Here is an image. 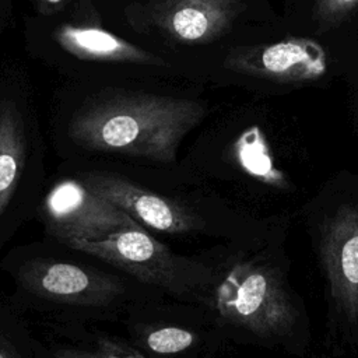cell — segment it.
<instances>
[{"label": "cell", "mask_w": 358, "mask_h": 358, "mask_svg": "<svg viewBox=\"0 0 358 358\" xmlns=\"http://www.w3.org/2000/svg\"><path fill=\"white\" fill-rule=\"evenodd\" d=\"M203 103L161 95H117L90 103L69 126L88 150L171 164L183 137L206 116Z\"/></svg>", "instance_id": "obj_1"}, {"label": "cell", "mask_w": 358, "mask_h": 358, "mask_svg": "<svg viewBox=\"0 0 358 358\" xmlns=\"http://www.w3.org/2000/svg\"><path fill=\"white\" fill-rule=\"evenodd\" d=\"M63 243L175 294L190 291L203 275L194 263L173 255L143 227L124 228L101 241L71 239Z\"/></svg>", "instance_id": "obj_3"}, {"label": "cell", "mask_w": 358, "mask_h": 358, "mask_svg": "<svg viewBox=\"0 0 358 358\" xmlns=\"http://www.w3.org/2000/svg\"><path fill=\"white\" fill-rule=\"evenodd\" d=\"M43 211L48 229L62 242L101 241L120 229L143 227L76 179L57 183L46 196Z\"/></svg>", "instance_id": "obj_4"}, {"label": "cell", "mask_w": 358, "mask_h": 358, "mask_svg": "<svg viewBox=\"0 0 358 358\" xmlns=\"http://www.w3.org/2000/svg\"><path fill=\"white\" fill-rule=\"evenodd\" d=\"M319 256L330 295L350 322L358 320V206L341 204L322 225Z\"/></svg>", "instance_id": "obj_5"}, {"label": "cell", "mask_w": 358, "mask_h": 358, "mask_svg": "<svg viewBox=\"0 0 358 358\" xmlns=\"http://www.w3.org/2000/svg\"><path fill=\"white\" fill-rule=\"evenodd\" d=\"M217 309L229 323L260 337L288 333L298 312L280 274L267 266L241 263L217 289Z\"/></svg>", "instance_id": "obj_2"}, {"label": "cell", "mask_w": 358, "mask_h": 358, "mask_svg": "<svg viewBox=\"0 0 358 358\" xmlns=\"http://www.w3.org/2000/svg\"><path fill=\"white\" fill-rule=\"evenodd\" d=\"M55 358H141L140 355L120 350L117 345L110 343H101L94 350L80 348H60L55 352Z\"/></svg>", "instance_id": "obj_13"}, {"label": "cell", "mask_w": 358, "mask_h": 358, "mask_svg": "<svg viewBox=\"0 0 358 358\" xmlns=\"http://www.w3.org/2000/svg\"><path fill=\"white\" fill-rule=\"evenodd\" d=\"M46 3H59L60 0H45Z\"/></svg>", "instance_id": "obj_16"}, {"label": "cell", "mask_w": 358, "mask_h": 358, "mask_svg": "<svg viewBox=\"0 0 358 358\" xmlns=\"http://www.w3.org/2000/svg\"><path fill=\"white\" fill-rule=\"evenodd\" d=\"M20 281L42 298L84 306H105L123 291L116 278L55 260L27 263L20 270Z\"/></svg>", "instance_id": "obj_7"}, {"label": "cell", "mask_w": 358, "mask_h": 358, "mask_svg": "<svg viewBox=\"0 0 358 358\" xmlns=\"http://www.w3.org/2000/svg\"><path fill=\"white\" fill-rule=\"evenodd\" d=\"M358 4V0H317L316 17L323 25L334 24Z\"/></svg>", "instance_id": "obj_14"}, {"label": "cell", "mask_w": 358, "mask_h": 358, "mask_svg": "<svg viewBox=\"0 0 358 358\" xmlns=\"http://www.w3.org/2000/svg\"><path fill=\"white\" fill-rule=\"evenodd\" d=\"M0 358H11L8 354H7V351L0 345Z\"/></svg>", "instance_id": "obj_15"}, {"label": "cell", "mask_w": 358, "mask_h": 358, "mask_svg": "<svg viewBox=\"0 0 358 358\" xmlns=\"http://www.w3.org/2000/svg\"><path fill=\"white\" fill-rule=\"evenodd\" d=\"M196 341V336L183 327L166 326L148 333L145 345L157 354H176L187 350Z\"/></svg>", "instance_id": "obj_12"}, {"label": "cell", "mask_w": 358, "mask_h": 358, "mask_svg": "<svg viewBox=\"0 0 358 358\" xmlns=\"http://www.w3.org/2000/svg\"><path fill=\"white\" fill-rule=\"evenodd\" d=\"M225 66L229 70L268 80L291 83L320 77L326 71V55L308 39H287L264 46L232 50Z\"/></svg>", "instance_id": "obj_8"}, {"label": "cell", "mask_w": 358, "mask_h": 358, "mask_svg": "<svg viewBox=\"0 0 358 358\" xmlns=\"http://www.w3.org/2000/svg\"><path fill=\"white\" fill-rule=\"evenodd\" d=\"M25 162V136L15 106L0 96V217L18 185Z\"/></svg>", "instance_id": "obj_11"}, {"label": "cell", "mask_w": 358, "mask_h": 358, "mask_svg": "<svg viewBox=\"0 0 358 358\" xmlns=\"http://www.w3.org/2000/svg\"><path fill=\"white\" fill-rule=\"evenodd\" d=\"M80 180L95 194L103 197L150 229L165 234H187L200 225L199 217L189 208L123 178L88 172Z\"/></svg>", "instance_id": "obj_6"}, {"label": "cell", "mask_w": 358, "mask_h": 358, "mask_svg": "<svg viewBox=\"0 0 358 358\" xmlns=\"http://www.w3.org/2000/svg\"><path fill=\"white\" fill-rule=\"evenodd\" d=\"M55 41L70 55L83 60L120 62L144 66H164L165 62L120 36L91 25H62L53 34Z\"/></svg>", "instance_id": "obj_10"}, {"label": "cell", "mask_w": 358, "mask_h": 358, "mask_svg": "<svg viewBox=\"0 0 358 358\" xmlns=\"http://www.w3.org/2000/svg\"><path fill=\"white\" fill-rule=\"evenodd\" d=\"M241 10V0H157L151 21L176 41L203 43L222 35Z\"/></svg>", "instance_id": "obj_9"}]
</instances>
